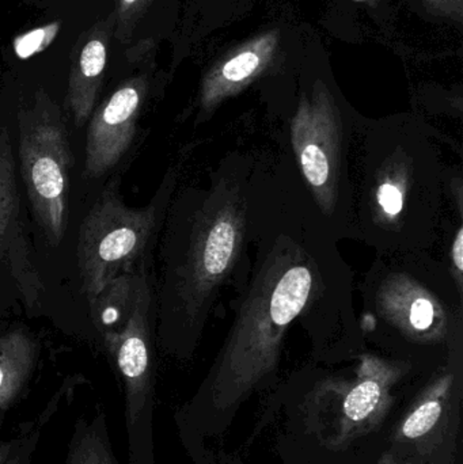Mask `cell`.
<instances>
[{
  "label": "cell",
  "mask_w": 463,
  "mask_h": 464,
  "mask_svg": "<svg viewBox=\"0 0 463 464\" xmlns=\"http://www.w3.org/2000/svg\"><path fill=\"white\" fill-rule=\"evenodd\" d=\"M317 275L301 242L279 235L256 266L233 326L195 397L179 411L181 438H219L242 405L276 378L285 335L306 310Z\"/></svg>",
  "instance_id": "cell-1"
},
{
  "label": "cell",
  "mask_w": 463,
  "mask_h": 464,
  "mask_svg": "<svg viewBox=\"0 0 463 464\" xmlns=\"http://www.w3.org/2000/svg\"><path fill=\"white\" fill-rule=\"evenodd\" d=\"M171 211L163 251L160 341L169 353L189 359L220 288L238 264L246 237V190L238 174L222 173L207 189L185 190Z\"/></svg>",
  "instance_id": "cell-2"
},
{
  "label": "cell",
  "mask_w": 463,
  "mask_h": 464,
  "mask_svg": "<svg viewBox=\"0 0 463 464\" xmlns=\"http://www.w3.org/2000/svg\"><path fill=\"white\" fill-rule=\"evenodd\" d=\"M413 371V362L363 353L352 378L326 376L313 382L287 411V433L309 441L313 450H320V457L367 463L378 455L377 438L388 435L391 417L399 414L397 390Z\"/></svg>",
  "instance_id": "cell-3"
},
{
  "label": "cell",
  "mask_w": 463,
  "mask_h": 464,
  "mask_svg": "<svg viewBox=\"0 0 463 464\" xmlns=\"http://www.w3.org/2000/svg\"><path fill=\"white\" fill-rule=\"evenodd\" d=\"M462 337L402 406L375 464H458L462 444Z\"/></svg>",
  "instance_id": "cell-4"
},
{
  "label": "cell",
  "mask_w": 463,
  "mask_h": 464,
  "mask_svg": "<svg viewBox=\"0 0 463 464\" xmlns=\"http://www.w3.org/2000/svg\"><path fill=\"white\" fill-rule=\"evenodd\" d=\"M174 182L176 176L170 171L157 198L144 208L125 206L116 184L105 188L79 230L76 256L87 300L143 256L170 200Z\"/></svg>",
  "instance_id": "cell-5"
},
{
  "label": "cell",
  "mask_w": 463,
  "mask_h": 464,
  "mask_svg": "<svg viewBox=\"0 0 463 464\" xmlns=\"http://www.w3.org/2000/svg\"><path fill=\"white\" fill-rule=\"evenodd\" d=\"M19 170L32 214L46 242L56 247L68 226L72 152L60 109L38 92L18 114Z\"/></svg>",
  "instance_id": "cell-6"
},
{
  "label": "cell",
  "mask_w": 463,
  "mask_h": 464,
  "mask_svg": "<svg viewBox=\"0 0 463 464\" xmlns=\"http://www.w3.org/2000/svg\"><path fill=\"white\" fill-rule=\"evenodd\" d=\"M151 283H147L127 327L103 341L124 387L130 464H157L154 449L155 354Z\"/></svg>",
  "instance_id": "cell-7"
},
{
  "label": "cell",
  "mask_w": 463,
  "mask_h": 464,
  "mask_svg": "<svg viewBox=\"0 0 463 464\" xmlns=\"http://www.w3.org/2000/svg\"><path fill=\"white\" fill-rule=\"evenodd\" d=\"M374 311L400 341L415 348L448 354L462 337L461 313L456 315L437 292L405 272L388 273L378 283Z\"/></svg>",
  "instance_id": "cell-8"
},
{
  "label": "cell",
  "mask_w": 463,
  "mask_h": 464,
  "mask_svg": "<svg viewBox=\"0 0 463 464\" xmlns=\"http://www.w3.org/2000/svg\"><path fill=\"white\" fill-rule=\"evenodd\" d=\"M388 151L369 158L364 166L363 212L366 225L374 232H410V222L420 214V170L410 146L396 143Z\"/></svg>",
  "instance_id": "cell-9"
},
{
  "label": "cell",
  "mask_w": 463,
  "mask_h": 464,
  "mask_svg": "<svg viewBox=\"0 0 463 464\" xmlns=\"http://www.w3.org/2000/svg\"><path fill=\"white\" fill-rule=\"evenodd\" d=\"M294 152L321 211L334 214L342 182V127L325 100L302 105L291 127Z\"/></svg>",
  "instance_id": "cell-10"
},
{
  "label": "cell",
  "mask_w": 463,
  "mask_h": 464,
  "mask_svg": "<svg viewBox=\"0 0 463 464\" xmlns=\"http://www.w3.org/2000/svg\"><path fill=\"white\" fill-rule=\"evenodd\" d=\"M146 90L143 79H132L94 111L87 130L84 177L105 176L124 157L135 138Z\"/></svg>",
  "instance_id": "cell-11"
},
{
  "label": "cell",
  "mask_w": 463,
  "mask_h": 464,
  "mask_svg": "<svg viewBox=\"0 0 463 464\" xmlns=\"http://www.w3.org/2000/svg\"><path fill=\"white\" fill-rule=\"evenodd\" d=\"M15 158L10 135L0 130V262L10 270L27 307L33 308L43 291L37 266L32 259L26 227L22 218L21 196L16 184Z\"/></svg>",
  "instance_id": "cell-12"
},
{
  "label": "cell",
  "mask_w": 463,
  "mask_h": 464,
  "mask_svg": "<svg viewBox=\"0 0 463 464\" xmlns=\"http://www.w3.org/2000/svg\"><path fill=\"white\" fill-rule=\"evenodd\" d=\"M150 278L143 267H132L111 278L92 300L90 316L102 340L117 337L132 318Z\"/></svg>",
  "instance_id": "cell-13"
},
{
  "label": "cell",
  "mask_w": 463,
  "mask_h": 464,
  "mask_svg": "<svg viewBox=\"0 0 463 464\" xmlns=\"http://www.w3.org/2000/svg\"><path fill=\"white\" fill-rule=\"evenodd\" d=\"M38 357L40 345L24 330H11L0 337V427L26 390Z\"/></svg>",
  "instance_id": "cell-14"
},
{
  "label": "cell",
  "mask_w": 463,
  "mask_h": 464,
  "mask_svg": "<svg viewBox=\"0 0 463 464\" xmlns=\"http://www.w3.org/2000/svg\"><path fill=\"white\" fill-rule=\"evenodd\" d=\"M105 65L106 46L102 38L87 41L68 87L67 105L76 127H83L92 114Z\"/></svg>",
  "instance_id": "cell-15"
},
{
  "label": "cell",
  "mask_w": 463,
  "mask_h": 464,
  "mask_svg": "<svg viewBox=\"0 0 463 464\" xmlns=\"http://www.w3.org/2000/svg\"><path fill=\"white\" fill-rule=\"evenodd\" d=\"M64 464H120L102 409H98L92 419L76 420Z\"/></svg>",
  "instance_id": "cell-16"
},
{
  "label": "cell",
  "mask_w": 463,
  "mask_h": 464,
  "mask_svg": "<svg viewBox=\"0 0 463 464\" xmlns=\"http://www.w3.org/2000/svg\"><path fill=\"white\" fill-rule=\"evenodd\" d=\"M72 387L65 383L60 392L52 398L45 411L38 416L35 421L24 427L18 435L8 440L0 441V464H30L37 450L41 433L48 424L49 420L57 413L63 397L71 392Z\"/></svg>",
  "instance_id": "cell-17"
},
{
  "label": "cell",
  "mask_w": 463,
  "mask_h": 464,
  "mask_svg": "<svg viewBox=\"0 0 463 464\" xmlns=\"http://www.w3.org/2000/svg\"><path fill=\"white\" fill-rule=\"evenodd\" d=\"M190 459L195 464H244L236 455L209 449L200 439L181 438Z\"/></svg>",
  "instance_id": "cell-18"
},
{
  "label": "cell",
  "mask_w": 463,
  "mask_h": 464,
  "mask_svg": "<svg viewBox=\"0 0 463 464\" xmlns=\"http://www.w3.org/2000/svg\"><path fill=\"white\" fill-rule=\"evenodd\" d=\"M260 65V57L253 52H242L238 56L226 63L222 70V78L226 83L236 84L246 81Z\"/></svg>",
  "instance_id": "cell-19"
},
{
  "label": "cell",
  "mask_w": 463,
  "mask_h": 464,
  "mask_svg": "<svg viewBox=\"0 0 463 464\" xmlns=\"http://www.w3.org/2000/svg\"><path fill=\"white\" fill-rule=\"evenodd\" d=\"M56 30V24H51V26L40 27V29H35L33 32L27 33V34L21 35L15 41V45H14L16 54L22 57V59H26V57L32 56L35 52L41 51L45 46V43H48V41L54 37Z\"/></svg>",
  "instance_id": "cell-20"
},
{
  "label": "cell",
  "mask_w": 463,
  "mask_h": 464,
  "mask_svg": "<svg viewBox=\"0 0 463 464\" xmlns=\"http://www.w3.org/2000/svg\"><path fill=\"white\" fill-rule=\"evenodd\" d=\"M451 265H453V278L458 289L459 297H462L463 286V228L459 226L453 239L450 250Z\"/></svg>",
  "instance_id": "cell-21"
},
{
  "label": "cell",
  "mask_w": 463,
  "mask_h": 464,
  "mask_svg": "<svg viewBox=\"0 0 463 464\" xmlns=\"http://www.w3.org/2000/svg\"><path fill=\"white\" fill-rule=\"evenodd\" d=\"M120 2H121V10L127 13V11L135 10L139 5L143 3V0H120Z\"/></svg>",
  "instance_id": "cell-22"
},
{
  "label": "cell",
  "mask_w": 463,
  "mask_h": 464,
  "mask_svg": "<svg viewBox=\"0 0 463 464\" xmlns=\"http://www.w3.org/2000/svg\"><path fill=\"white\" fill-rule=\"evenodd\" d=\"M364 464H375V463H374V460L371 459V460H369V462L364 463ZM400 464H416V463H400Z\"/></svg>",
  "instance_id": "cell-23"
}]
</instances>
